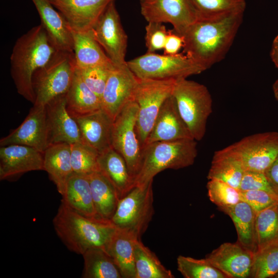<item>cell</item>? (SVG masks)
Wrapping results in <instances>:
<instances>
[{
  "instance_id": "obj_17",
  "label": "cell",
  "mask_w": 278,
  "mask_h": 278,
  "mask_svg": "<svg viewBox=\"0 0 278 278\" xmlns=\"http://www.w3.org/2000/svg\"><path fill=\"white\" fill-rule=\"evenodd\" d=\"M75 31L93 29L109 5L115 0H49Z\"/></svg>"
},
{
  "instance_id": "obj_32",
  "label": "cell",
  "mask_w": 278,
  "mask_h": 278,
  "mask_svg": "<svg viewBox=\"0 0 278 278\" xmlns=\"http://www.w3.org/2000/svg\"><path fill=\"white\" fill-rule=\"evenodd\" d=\"M83 278H121L120 270L113 259L103 249L92 248L83 255Z\"/></svg>"
},
{
  "instance_id": "obj_10",
  "label": "cell",
  "mask_w": 278,
  "mask_h": 278,
  "mask_svg": "<svg viewBox=\"0 0 278 278\" xmlns=\"http://www.w3.org/2000/svg\"><path fill=\"white\" fill-rule=\"evenodd\" d=\"M137 113L138 106L133 99L113 121L111 136V146L124 158L134 179L141 169L143 151L136 129Z\"/></svg>"
},
{
  "instance_id": "obj_29",
  "label": "cell",
  "mask_w": 278,
  "mask_h": 278,
  "mask_svg": "<svg viewBox=\"0 0 278 278\" xmlns=\"http://www.w3.org/2000/svg\"><path fill=\"white\" fill-rule=\"evenodd\" d=\"M88 175L97 217L101 220L111 221L120 199L117 191L100 171Z\"/></svg>"
},
{
  "instance_id": "obj_30",
  "label": "cell",
  "mask_w": 278,
  "mask_h": 278,
  "mask_svg": "<svg viewBox=\"0 0 278 278\" xmlns=\"http://www.w3.org/2000/svg\"><path fill=\"white\" fill-rule=\"evenodd\" d=\"M66 107L73 118L101 109L100 98L85 83L77 67L72 84L66 94Z\"/></svg>"
},
{
  "instance_id": "obj_27",
  "label": "cell",
  "mask_w": 278,
  "mask_h": 278,
  "mask_svg": "<svg viewBox=\"0 0 278 278\" xmlns=\"http://www.w3.org/2000/svg\"><path fill=\"white\" fill-rule=\"evenodd\" d=\"M61 195V201L73 210L87 217L99 219L93 202L89 175L73 172L67 180Z\"/></svg>"
},
{
  "instance_id": "obj_2",
  "label": "cell",
  "mask_w": 278,
  "mask_h": 278,
  "mask_svg": "<svg viewBox=\"0 0 278 278\" xmlns=\"http://www.w3.org/2000/svg\"><path fill=\"white\" fill-rule=\"evenodd\" d=\"M57 51L41 24L20 37L13 46L10 56L11 77L19 94L33 104V76Z\"/></svg>"
},
{
  "instance_id": "obj_46",
  "label": "cell",
  "mask_w": 278,
  "mask_h": 278,
  "mask_svg": "<svg viewBox=\"0 0 278 278\" xmlns=\"http://www.w3.org/2000/svg\"><path fill=\"white\" fill-rule=\"evenodd\" d=\"M270 57L272 62L278 69V33L272 41Z\"/></svg>"
},
{
  "instance_id": "obj_16",
  "label": "cell",
  "mask_w": 278,
  "mask_h": 278,
  "mask_svg": "<svg viewBox=\"0 0 278 278\" xmlns=\"http://www.w3.org/2000/svg\"><path fill=\"white\" fill-rule=\"evenodd\" d=\"M255 253L241 245L224 242L205 258L228 278L251 277Z\"/></svg>"
},
{
  "instance_id": "obj_21",
  "label": "cell",
  "mask_w": 278,
  "mask_h": 278,
  "mask_svg": "<svg viewBox=\"0 0 278 278\" xmlns=\"http://www.w3.org/2000/svg\"><path fill=\"white\" fill-rule=\"evenodd\" d=\"M41 19V25L58 50L74 52L72 30L64 17L49 0H31Z\"/></svg>"
},
{
  "instance_id": "obj_45",
  "label": "cell",
  "mask_w": 278,
  "mask_h": 278,
  "mask_svg": "<svg viewBox=\"0 0 278 278\" xmlns=\"http://www.w3.org/2000/svg\"><path fill=\"white\" fill-rule=\"evenodd\" d=\"M264 173L271 187L278 194V156L265 170Z\"/></svg>"
},
{
  "instance_id": "obj_22",
  "label": "cell",
  "mask_w": 278,
  "mask_h": 278,
  "mask_svg": "<svg viewBox=\"0 0 278 278\" xmlns=\"http://www.w3.org/2000/svg\"><path fill=\"white\" fill-rule=\"evenodd\" d=\"M74 118L78 125L82 143L99 154L111 146L113 121L102 109Z\"/></svg>"
},
{
  "instance_id": "obj_6",
  "label": "cell",
  "mask_w": 278,
  "mask_h": 278,
  "mask_svg": "<svg viewBox=\"0 0 278 278\" xmlns=\"http://www.w3.org/2000/svg\"><path fill=\"white\" fill-rule=\"evenodd\" d=\"M76 70L74 52L58 50L50 60L38 69L32 77L34 106H45L49 101L66 94Z\"/></svg>"
},
{
  "instance_id": "obj_38",
  "label": "cell",
  "mask_w": 278,
  "mask_h": 278,
  "mask_svg": "<svg viewBox=\"0 0 278 278\" xmlns=\"http://www.w3.org/2000/svg\"><path fill=\"white\" fill-rule=\"evenodd\" d=\"M278 272V241L255 254L251 277L273 278Z\"/></svg>"
},
{
  "instance_id": "obj_1",
  "label": "cell",
  "mask_w": 278,
  "mask_h": 278,
  "mask_svg": "<svg viewBox=\"0 0 278 278\" xmlns=\"http://www.w3.org/2000/svg\"><path fill=\"white\" fill-rule=\"evenodd\" d=\"M244 10L198 19L182 36L183 52L205 70L222 60L242 23Z\"/></svg>"
},
{
  "instance_id": "obj_36",
  "label": "cell",
  "mask_w": 278,
  "mask_h": 278,
  "mask_svg": "<svg viewBox=\"0 0 278 278\" xmlns=\"http://www.w3.org/2000/svg\"><path fill=\"white\" fill-rule=\"evenodd\" d=\"M99 153L83 143L71 145V159L73 172L90 175L99 170L98 164Z\"/></svg>"
},
{
  "instance_id": "obj_4",
  "label": "cell",
  "mask_w": 278,
  "mask_h": 278,
  "mask_svg": "<svg viewBox=\"0 0 278 278\" xmlns=\"http://www.w3.org/2000/svg\"><path fill=\"white\" fill-rule=\"evenodd\" d=\"M197 141L185 139L160 141L143 148L141 169L134 179L135 186H145L159 172L192 165L197 156Z\"/></svg>"
},
{
  "instance_id": "obj_31",
  "label": "cell",
  "mask_w": 278,
  "mask_h": 278,
  "mask_svg": "<svg viewBox=\"0 0 278 278\" xmlns=\"http://www.w3.org/2000/svg\"><path fill=\"white\" fill-rule=\"evenodd\" d=\"M233 222L237 234V242L255 253L257 245L255 228L256 213L247 203L240 201L224 212Z\"/></svg>"
},
{
  "instance_id": "obj_23",
  "label": "cell",
  "mask_w": 278,
  "mask_h": 278,
  "mask_svg": "<svg viewBox=\"0 0 278 278\" xmlns=\"http://www.w3.org/2000/svg\"><path fill=\"white\" fill-rule=\"evenodd\" d=\"M245 168L232 145L214 152L207 178L223 181L239 190Z\"/></svg>"
},
{
  "instance_id": "obj_24",
  "label": "cell",
  "mask_w": 278,
  "mask_h": 278,
  "mask_svg": "<svg viewBox=\"0 0 278 278\" xmlns=\"http://www.w3.org/2000/svg\"><path fill=\"white\" fill-rule=\"evenodd\" d=\"M72 33L77 67L102 66L114 68L116 67L96 40L92 29L82 32L72 30Z\"/></svg>"
},
{
  "instance_id": "obj_34",
  "label": "cell",
  "mask_w": 278,
  "mask_h": 278,
  "mask_svg": "<svg viewBox=\"0 0 278 278\" xmlns=\"http://www.w3.org/2000/svg\"><path fill=\"white\" fill-rule=\"evenodd\" d=\"M255 228L257 252L278 241V202L256 214Z\"/></svg>"
},
{
  "instance_id": "obj_49",
  "label": "cell",
  "mask_w": 278,
  "mask_h": 278,
  "mask_svg": "<svg viewBox=\"0 0 278 278\" xmlns=\"http://www.w3.org/2000/svg\"><path fill=\"white\" fill-rule=\"evenodd\" d=\"M140 1L141 3H143V2H145V1H146L147 0H140Z\"/></svg>"
},
{
  "instance_id": "obj_7",
  "label": "cell",
  "mask_w": 278,
  "mask_h": 278,
  "mask_svg": "<svg viewBox=\"0 0 278 278\" xmlns=\"http://www.w3.org/2000/svg\"><path fill=\"white\" fill-rule=\"evenodd\" d=\"M127 64L140 79L178 80L205 71L183 53L169 55L147 52L127 61Z\"/></svg>"
},
{
  "instance_id": "obj_40",
  "label": "cell",
  "mask_w": 278,
  "mask_h": 278,
  "mask_svg": "<svg viewBox=\"0 0 278 278\" xmlns=\"http://www.w3.org/2000/svg\"><path fill=\"white\" fill-rule=\"evenodd\" d=\"M114 68L102 66L77 67L83 81L100 99L111 72Z\"/></svg>"
},
{
  "instance_id": "obj_12",
  "label": "cell",
  "mask_w": 278,
  "mask_h": 278,
  "mask_svg": "<svg viewBox=\"0 0 278 278\" xmlns=\"http://www.w3.org/2000/svg\"><path fill=\"white\" fill-rule=\"evenodd\" d=\"M94 36L116 66L127 63L128 37L114 1L111 2L93 28Z\"/></svg>"
},
{
  "instance_id": "obj_15",
  "label": "cell",
  "mask_w": 278,
  "mask_h": 278,
  "mask_svg": "<svg viewBox=\"0 0 278 278\" xmlns=\"http://www.w3.org/2000/svg\"><path fill=\"white\" fill-rule=\"evenodd\" d=\"M14 144L44 153L49 146L45 106L33 105L22 123L0 140L1 146Z\"/></svg>"
},
{
  "instance_id": "obj_41",
  "label": "cell",
  "mask_w": 278,
  "mask_h": 278,
  "mask_svg": "<svg viewBox=\"0 0 278 278\" xmlns=\"http://www.w3.org/2000/svg\"><path fill=\"white\" fill-rule=\"evenodd\" d=\"M240 199L256 213L278 202V196L262 190H239Z\"/></svg>"
},
{
  "instance_id": "obj_44",
  "label": "cell",
  "mask_w": 278,
  "mask_h": 278,
  "mask_svg": "<svg viewBox=\"0 0 278 278\" xmlns=\"http://www.w3.org/2000/svg\"><path fill=\"white\" fill-rule=\"evenodd\" d=\"M184 43L183 36L173 30H168L163 48L164 54L173 55L178 54L180 50L183 47Z\"/></svg>"
},
{
  "instance_id": "obj_18",
  "label": "cell",
  "mask_w": 278,
  "mask_h": 278,
  "mask_svg": "<svg viewBox=\"0 0 278 278\" xmlns=\"http://www.w3.org/2000/svg\"><path fill=\"white\" fill-rule=\"evenodd\" d=\"M45 108L49 145L82 143L78 125L67 110L66 94L51 100Z\"/></svg>"
},
{
  "instance_id": "obj_14",
  "label": "cell",
  "mask_w": 278,
  "mask_h": 278,
  "mask_svg": "<svg viewBox=\"0 0 278 278\" xmlns=\"http://www.w3.org/2000/svg\"><path fill=\"white\" fill-rule=\"evenodd\" d=\"M138 78L127 63L111 71L101 98V109L113 121L134 98Z\"/></svg>"
},
{
  "instance_id": "obj_20",
  "label": "cell",
  "mask_w": 278,
  "mask_h": 278,
  "mask_svg": "<svg viewBox=\"0 0 278 278\" xmlns=\"http://www.w3.org/2000/svg\"><path fill=\"white\" fill-rule=\"evenodd\" d=\"M185 139L194 138L182 118L175 99L171 95L162 105L145 145L155 142Z\"/></svg>"
},
{
  "instance_id": "obj_47",
  "label": "cell",
  "mask_w": 278,
  "mask_h": 278,
  "mask_svg": "<svg viewBox=\"0 0 278 278\" xmlns=\"http://www.w3.org/2000/svg\"><path fill=\"white\" fill-rule=\"evenodd\" d=\"M272 89L274 96L276 100L278 101V78L274 82L272 86Z\"/></svg>"
},
{
  "instance_id": "obj_3",
  "label": "cell",
  "mask_w": 278,
  "mask_h": 278,
  "mask_svg": "<svg viewBox=\"0 0 278 278\" xmlns=\"http://www.w3.org/2000/svg\"><path fill=\"white\" fill-rule=\"evenodd\" d=\"M53 223L57 235L66 247L82 255L92 248L106 251L117 229L111 221L87 217L62 201Z\"/></svg>"
},
{
  "instance_id": "obj_26",
  "label": "cell",
  "mask_w": 278,
  "mask_h": 278,
  "mask_svg": "<svg viewBox=\"0 0 278 278\" xmlns=\"http://www.w3.org/2000/svg\"><path fill=\"white\" fill-rule=\"evenodd\" d=\"M99 170L116 188L119 199L135 186L124 158L112 146L99 154Z\"/></svg>"
},
{
  "instance_id": "obj_48",
  "label": "cell",
  "mask_w": 278,
  "mask_h": 278,
  "mask_svg": "<svg viewBox=\"0 0 278 278\" xmlns=\"http://www.w3.org/2000/svg\"><path fill=\"white\" fill-rule=\"evenodd\" d=\"M273 278H278V272L274 275Z\"/></svg>"
},
{
  "instance_id": "obj_33",
  "label": "cell",
  "mask_w": 278,
  "mask_h": 278,
  "mask_svg": "<svg viewBox=\"0 0 278 278\" xmlns=\"http://www.w3.org/2000/svg\"><path fill=\"white\" fill-rule=\"evenodd\" d=\"M134 264L136 278H173L171 271L167 269L141 239L134 245Z\"/></svg>"
},
{
  "instance_id": "obj_42",
  "label": "cell",
  "mask_w": 278,
  "mask_h": 278,
  "mask_svg": "<svg viewBox=\"0 0 278 278\" xmlns=\"http://www.w3.org/2000/svg\"><path fill=\"white\" fill-rule=\"evenodd\" d=\"M145 43L147 52L155 51L164 48L168 31L163 23L148 22L145 27Z\"/></svg>"
},
{
  "instance_id": "obj_28",
  "label": "cell",
  "mask_w": 278,
  "mask_h": 278,
  "mask_svg": "<svg viewBox=\"0 0 278 278\" xmlns=\"http://www.w3.org/2000/svg\"><path fill=\"white\" fill-rule=\"evenodd\" d=\"M43 167L62 195L73 170L71 159V145L59 143L49 145L43 153Z\"/></svg>"
},
{
  "instance_id": "obj_19",
  "label": "cell",
  "mask_w": 278,
  "mask_h": 278,
  "mask_svg": "<svg viewBox=\"0 0 278 278\" xmlns=\"http://www.w3.org/2000/svg\"><path fill=\"white\" fill-rule=\"evenodd\" d=\"M43 170V153L37 149L16 144L1 146V180H10L29 171Z\"/></svg>"
},
{
  "instance_id": "obj_37",
  "label": "cell",
  "mask_w": 278,
  "mask_h": 278,
  "mask_svg": "<svg viewBox=\"0 0 278 278\" xmlns=\"http://www.w3.org/2000/svg\"><path fill=\"white\" fill-rule=\"evenodd\" d=\"M206 188L211 201L223 213L241 201L239 190L223 181L208 180Z\"/></svg>"
},
{
  "instance_id": "obj_8",
  "label": "cell",
  "mask_w": 278,
  "mask_h": 278,
  "mask_svg": "<svg viewBox=\"0 0 278 278\" xmlns=\"http://www.w3.org/2000/svg\"><path fill=\"white\" fill-rule=\"evenodd\" d=\"M176 80L138 78L133 99L138 106L136 129L142 148L162 105L172 95Z\"/></svg>"
},
{
  "instance_id": "obj_9",
  "label": "cell",
  "mask_w": 278,
  "mask_h": 278,
  "mask_svg": "<svg viewBox=\"0 0 278 278\" xmlns=\"http://www.w3.org/2000/svg\"><path fill=\"white\" fill-rule=\"evenodd\" d=\"M152 181L145 186H135L119 199L111 222L117 228L144 234L154 214Z\"/></svg>"
},
{
  "instance_id": "obj_35",
  "label": "cell",
  "mask_w": 278,
  "mask_h": 278,
  "mask_svg": "<svg viewBox=\"0 0 278 278\" xmlns=\"http://www.w3.org/2000/svg\"><path fill=\"white\" fill-rule=\"evenodd\" d=\"M177 262L178 270L185 278H228L205 257L196 259L179 255Z\"/></svg>"
},
{
  "instance_id": "obj_13",
  "label": "cell",
  "mask_w": 278,
  "mask_h": 278,
  "mask_svg": "<svg viewBox=\"0 0 278 278\" xmlns=\"http://www.w3.org/2000/svg\"><path fill=\"white\" fill-rule=\"evenodd\" d=\"M245 170L264 172L278 156V132L258 133L232 144Z\"/></svg>"
},
{
  "instance_id": "obj_39",
  "label": "cell",
  "mask_w": 278,
  "mask_h": 278,
  "mask_svg": "<svg viewBox=\"0 0 278 278\" xmlns=\"http://www.w3.org/2000/svg\"><path fill=\"white\" fill-rule=\"evenodd\" d=\"M198 19L235 10L245 11L246 0H191Z\"/></svg>"
},
{
  "instance_id": "obj_5",
  "label": "cell",
  "mask_w": 278,
  "mask_h": 278,
  "mask_svg": "<svg viewBox=\"0 0 278 278\" xmlns=\"http://www.w3.org/2000/svg\"><path fill=\"white\" fill-rule=\"evenodd\" d=\"M172 95L179 113L193 138L201 140L206 130L213 109L212 96L207 87L196 81L182 78L176 80Z\"/></svg>"
},
{
  "instance_id": "obj_11",
  "label": "cell",
  "mask_w": 278,
  "mask_h": 278,
  "mask_svg": "<svg viewBox=\"0 0 278 278\" xmlns=\"http://www.w3.org/2000/svg\"><path fill=\"white\" fill-rule=\"evenodd\" d=\"M141 12L148 22L171 24L181 36L198 19L191 0H147L141 3Z\"/></svg>"
},
{
  "instance_id": "obj_43",
  "label": "cell",
  "mask_w": 278,
  "mask_h": 278,
  "mask_svg": "<svg viewBox=\"0 0 278 278\" xmlns=\"http://www.w3.org/2000/svg\"><path fill=\"white\" fill-rule=\"evenodd\" d=\"M239 190H262L274 195L278 194L271 187L264 172L246 170L241 178Z\"/></svg>"
},
{
  "instance_id": "obj_25",
  "label": "cell",
  "mask_w": 278,
  "mask_h": 278,
  "mask_svg": "<svg viewBox=\"0 0 278 278\" xmlns=\"http://www.w3.org/2000/svg\"><path fill=\"white\" fill-rule=\"evenodd\" d=\"M138 239L141 238L133 232L117 228L106 249L123 278H136L134 245Z\"/></svg>"
}]
</instances>
